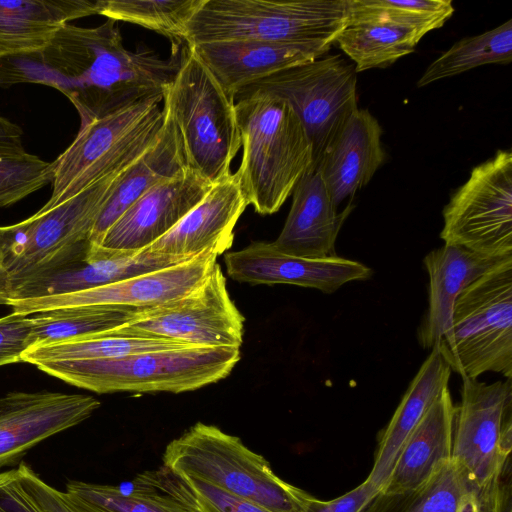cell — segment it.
Listing matches in <instances>:
<instances>
[{"mask_svg": "<svg viewBox=\"0 0 512 512\" xmlns=\"http://www.w3.org/2000/svg\"><path fill=\"white\" fill-rule=\"evenodd\" d=\"M184 43L171 54L126 49L116 21L94 28L62 26L40 51L0 58V86L37 83L63 93L76 108L81 126L140 100L163 95L181 62Z\"/></svg>", "mask_w": 512, "mask_h": 512, "instance_id": "6da1fadb", "label": "cell"}, {"mask_svg": "<svg viewBox=\"0 0 512 512\" xmlns=\"http://www.w3.org/2000/svg\"><path fill=\"white\" fill-rule=\"evenodd\" d=\"M242 146L235 172L242 193L262 215L277 212L312 166V146L290 104L277 96L252 94L235 101Z\"/></svg>", "mask_w": 512, "mask_h": 512, "instance_id": "7a4b0ae2", "label": "cell"}, {"mask_svg": "<svg viewBox=\"0 0 512 512\" xmlns=\"http://www.w3.org/2000/svg\"><path fill=\"white\" fill-rule=\"evenodd\" d=\"M451 460L478 512H512V379L462 378Z\"/></svg>", "mask_w": 512, "mask_h": 512, "instance_id": "3957f363", "label": "cell"}, {"mask_svg": "<svg viewBox=\"0 0 512 512\" xmlns=\"http://www.w3.org/2000/svg\"><path fill=\"white\" fill-rule=\"evenodd\" d=\"M163 100L186 169L212 185L229 176L241 147L235 101L186 43Z\"/></svg>", "mask_w": 512, "mask_h": 512, "instance_id": "277c9868", "label": "cell"}, {"mask_svg": "<svg viewBox=\"0 0 512 512\" xmlns=\"http://www.w3.org/2000/svg\"><path fill=\"white\" fill-rule=\"evenodd\" d=\"M240 349L187 346L113 359L43 361L41 371L96 393H181L227 377Z\"/></svg>", "mask_w": 512, "mask_h": 512, "instance_id": "5b68a950", "label": "cell"}, {"mask_svg": "<svg viewBox=\"0 0 512 512\" xmlns=\"http://www.w3.org/2000/svg\"><path fill=\"white\" fill-rule=\"evenodd\" d=\"M163 463L180 476L204 481L275 512H302L309 495L278 477L269 462L239 437L201 422L167 445Z\"/></svg>", "mask_w": 512, "mask_h": 512, "instance_id": "8992f818", "label": "cell"}, {"mask_svg": "<svg viewBox=\"0 0 512 512\" xmlns=\"http://www.w3.org/2000/svg\"><path fill=\"white\" fill-rule=\"evenodd\" d=\"M348 15V0H203L188 22L186 44L259 39L333 45Z\"/></svg>", "mask_w": 512, "mask_h": 512, "instance_id": "52a82bcc", "label": "cell"}, {"mask_svg": "<svg viewBox=\"0 0 512 512\" xmlns=\"http://www.w3.org/2000/svg\"><path fill=\"white\" fill-rule=\"evenodd\" d=\"M438 346L462 378L495 372L512 379V255L459 295Z\"/></svg>", "mask_w": 512, "mask_h": 512, "instance_id": "ba28073f", "label": "cell"}, {"mask_svg": "<svg viewBox=\"0 0 512 512\" xmlns=\"http://www.w3.org/2000/svg\"><path fill=\"white\" fill-rule=\"evenodd\" d=\"M154 95L97 119L79 132L52 162V194L40 211L65 202L99 180L132 164L156 139L162 124L160 102Z\"/></svg>", "mask_w": 512, "mask_h": 512, "instance_id": "9c48e42d", "label": "cell"}, {"mask_svg": "<svg viewBox=\"0 0 512 512\" xmlns=\"http://www.w3.org/2000/svg\"><path fill=\"white\" fill-rule=\"evenodd\" d=\"M356 87L354 64L341 55H326L248 84L235 94L234 101L252 94L286 100L305 128L315 167L358 109Z\"/></svg>", "mask_w": 512, "mask_h": 512, "instance_id": "30bf717a", "label": "cell"}, {"mask_svg": "<svg viewBox=\"0 0 512 512\" xmlns=\"http://www.w3.org/2000/svg\"><path fill=\"white\" fill-rule=\"evenodd\" d=\"M440 238L495 258L512 255V153L475 166L443 209Z\"/></svg>", "mask_w": 512, "mask_h": 512, "instance_id": "8fae6325", "label": "cell"}, {"mask_svg": "<svg viewBox=\"0 0 512 512\" xmlns=\"http://www.w3.org/2000/svg\"><path fill=\"white\" fill-rule=\"evenodd\" d=\"M125 169L54 208L0 227V249L11 286L58 251L89 240L103 204Z\"/></svg>", "mask_w": 512, "mask_h": 512, "instance_id": "7c38bea8", "label": "cell"}, {"mask_svg": "<svg viewBox=\"0 0 512 512\" xmlns=\"http://www.w3.org/2000/svg\"><path fill=\"white\" fill-rule=\"evenodd\" d=\"M244 322L216 263L191 292L157 306L138 309L126 325L192 346L240 349Z\"/></svg>", "mask_w": 512, "mask_h": 512, "instance_id": "4fadbf2b", "label": "cell"}, {"mask_svg": "<svg viewBox=\"0 0 512 512\" xmlns=\"http://www.w3.org/2000/svg\"><path fill=\"white\" fill-rule=\"evenodd\" d=\"M185 260L189 259L147 248L111 252L84 240L58 251L15 282L9 301L86 291Z\"/></svg>", "mask_w": 512, "mask_h": 512, "instance_id": "5bb4252c", "label": "cell"}, {"mask_svg": "<svg viewBox=\"0 0 512 512\" xmlns=\"http://www.w3.org/2000/svg\"><path fill=\"white\" fill-rule=\"evenodd\" d=\"M218 255L215 250H207L178 264L115 283L64 295L11 300L7 306L14 312L26 315L77 305L149 308L180 298L199 286L215 266Z\"/></svg>", "mask_w": 512, "mask_h": 512, "instance_id": "9a60e30c", "label": "cell"}, {"mask_svg": "<svg viewBox=\"0 0 512 512\" xmlns=\"http://www.w3.org/2000/svg\"><path fill=\"white\" fill-rule=\"evenodd\" d=\"M100 402L60 392H10L0 398V470L47 438L88 419Z\"/></svg>", "mask_w": 512, "mask_h": 512, "instance_id": "2e32d148", "label": "cell"}, {"mask_svg": "<svg viewBox=\"0 0 512 512\" xmlns=\"http://www.w3.org/2000/svg\"><path fill=\"white\" fill-rule=\"evenodd\" d=\"M211 187L212 184L187 169L161 181L135 201L97 245L111 252L146 249L168 233Z\"/></svg>", "mask_w": 512, "mask_h": 512, "instance_id": "e0dca14e", "label": "cell"}, {"mask_svg": "<svg viewBox=\"0 0 512 512\" xmlns=\"http://www.w3.org/2000/svg\"><path fill=\"white\" fill-rule=\"evenodd\" d=\"M228 275L238 282L289 284L333 293L351 281L367 280L368 266L339 256L308 259L280 252L272 242H252L224 257Z\"/></svg>", "mask_w": 512, "mask_h": 512, "instance_id": "ac0fdd59", "label": "cell"}, {"mask_svg": "<svg viewBox=\"0 0 512 512\" xmlns=\"http://www.w3.org/2000/svg\"><path fill=\"white\" fill-rule=\"evenodd\" d=\"M331 46L323 42L231 39L190 47L225 92L234 99L235 94L246 85L324 56Z\"/></svg>", "mask_w": 512, "mask_h": 512, "instance_id": "d6986e66", "label": "cell"}, {"mask_svg": "<svg viewBox=\"0 0 512 512\" xmlns=\"http://www.w3.org/2000/svg\"><path fill=\"white\" fill-rule=\"evenodd\" d=\"M247 206L237 175L231 173L214 183L193 209L147 249L188 259L207 250L220 255L231 247L234 227Z\"/></svg>", "mask_w": 512, "mask_h": 512, "instance_id": "ffe728a7", "label": "cell"}, {"mask_svg": "<svg viewBox=\"0 0 512 512\" xmlns=\"http://www.w3.org/2000/svg\"><path fill=\"white\" fill-rule=\"evenodd\" d=\"M352 209L349 203L337 211L318 169L311 166L296 184L286 222L272 243L280 252L292 256L336 257L337 236Z\"/></svg>", "mask_w": 512, "mask_h": 512, "instance_id": "44dd1931", "label": "cell"}, {"mask_svg": "<svg viewBox=\"0 0 512 512\" xmlns=\"http://www.w3.org/2000/svg\"><path fill=\"white\" fill-rule=\"evenodd\" d=\"M378 120L357 109L324 151L317 168L336 208L367 185L385 160Z\"/></svg>", "mask_w": 512, "mask_h": 512, "instance_id": "7402d4cb", "label": "cell"}, {"mask_svg": "<svg viewBox=\"0 0 512 512\" xmlns=\"http://www.w3.org/2000/svg\"><path fill=\"white\" fill-rule=\"evenodd\" d=\"M66 492L93 512H203L184 480L165 466L138 474L127 489L70 480Z\"/></svg>", "mask_w": 512, "mask_h": 512, "instance_id": "603a6c76", "label": "cell"}, {"mask_svg": "<svg viewBox=\"0 0 512 512\" xmlns=\"http://www.w3.org/2000/svg\"><path fill=\"white\" fill-rule=\"evenodd\" d=\"M505 258L490 257L450 244L425 256L423 263L429 276L428 309L417 329V340L422 348L431 349L441 340L450 326L453 306L459 295Z\"/></svg>", "mask_w": 512, "mask_h": 512, "instance_id": "cb8c5ba5", "label": "cell"}, {"mask_svg": "<svg viewBox=\"0 0 512 512\" xmlns=\"http://www.w3.org/2000/svg\"><path fill=\"white\" fill-rule=\"evenodd\" d=\"M456 412L446 388L403 443L381 492L401 494L416 490L451 460Z\"/></svg>", "mask_w": 512, "mask_h": 512, "instance_id": "d4e9b609", "label": "cell"}, {"mask_svg": "<svg viewBox=\"0 0 512 512\" xmlns=\"http://www.w3.org/2000/svg\"><path fill=\"white\" fill-rule=\"evenodd\" d=\"M450 375L451 369L436 343L411 381L379 439L373 467L366 478L378 490L385 485L409 434L442 391L448 388Z\"/></svg>", "mask_w": 512, "mask_h": 512, "instance_id": "484cf974", "label": "cell"}, {"mask_svg": "<svg viewBox=\"0 0 512 512\" xmlns=\"http://www.w3.org/2000/svg\"><path fill=\"white\" fill-rule=\"evenodd\" d=\"M184 170V158L174 127L163 113V124L156 139L121 173L103 204L90 242L99 244L106 231L144 193Z\"/></svg>", "mask_w": 512, "mask_h": 512, "instance_id": "4316f807", "label": "cell"}, {"mask_svg": "<svg viewBox=\"0 0 512 512\" xmlns=\"http://www.w3.org/2000/svg\"><path fill=\"white\" fill-rule=\"evenodd\" d=\"M97 14V1H0V58L42 50L69 21Z\"/></svg>", "mask_w": 512, "mask_h": 512, "instance_id": "83f0119b", "label": "cell"}, {"mask_svg": "<svg viewBox=\"0 0 512 512\" xmlns=\"http://www.w3.org/2000/svg\"><path fill=\"white\" fill-rule=\"evenodd\" d=\"M192 346L122 325L74 339L27 349L22 361L35 365L43 361L100 360Z\"/></svg>", "mask_w": 512, "mask_h": 512, "instance_id": "f1b7e54d", "label": "cell"}, {"mask_svg": "<svg viewBox=\"0 0 512 512\" xmlns=\"http://www.w3.org/2000/svg\"><path fill=\"white\" fill-rule=\"evenodd\" d=\"M425 34L388 22L351 17L334 44L354 63L356 73L385 68L415 51Z\"/></svg>", "mask_w": 512, "mask_h": 512, "instance_id": "f546056e", "label": "cell"}, {"mask_svg": "<svg viewBox=\"0 0 512 512\" xmlns=\"http://www.w3.org/2000/svg\"><path fill=\"white\" fill-rule=\"evenodd\" d=\"M364 512H478V506L458 467L449 460L416 490L379 491Z\"/></svg>", "mask_w": 512, "mask_h": 512, "instance_id": "4dcf8cb0", "label": "cell"}, {"mask_svg": "<svg viewBox=\"0 0 512 512\" xmlns=\"http://www.w3.org/2000/svg\"><path fill=\"white\" fill-rule=\"evenodd\" d=\"M137 310L114 305H77L40 311L33 317L31 347L120 327L127 324Z\"/></svg>", "mask_w": 512, "mask_h": 512, "instance_id": "1f68e13d", "label": "cell"}, {"mask_svg": "<svg viewBox=\"0 0 512 512\" xmlns=\"http://www.w3.org/2000/svg\"><path fill=\"white\" fill-rule=\"evenodd\" d=\"M512 61V20L453 44L434 60L417 81L418 88L487 64Z\"/></svg>", "mask_w": 512, "mask_h": 512, "instance_id": "d6a6232c", "label": "cell"}, {"mask_svg": "<svg viewBox=\"0 0 512 512\" xmlns=\"http://www.w3.org/2000/svg\"><path fill=\"white\" fill-rule=\"evenodd\" d=\"M203 0H99L97 14L155 31L171 43H186L187 25Z\"/></svg>", "mask_w": 512, "mask_h": 512, "instance_id": "836d02e7", "label": "cell"}, {"mask_svg": "<svg viewBox=\"0 0 512 512\" xmlns=\"http://www.w3.org/2000/svg\"><path fill=\"white\" fill-rule=\"evenodd\" d=\"M349 16L420 31L440 28L454 13L451 0H348Z\"/></svg>", "mask_w": 512, "mask_h": 512, "instance_id": "e575fe53", "label": "cell"}, {"mask_svg": "<svg viewBox=\"0 0 512 512\" xmlns=\"http://www.w3.org/2000/svg\"><path fill=\"white\" fill-rule=\"evenodd\" d=\"M52 178V164L35 155H0V208L22 200L51 183Z\"/></svg>", "mask_w": 512, "mask_h": 512, "instance_id": "d590c367", "label": "cell"}, {"mask_svg": "<svg viewBox=\"0 0 512 512\" xmlns=\"http://www.w3.org/2000/svg\"><path fill=\"white\" fill-rule=\"evenodd\" d=\"M180 477L190 488L196 503L203 512H275L255 502L224 492L196 478Z\"/></svg>", "mask_w": 512, "mask_h": 512, "instance_id": "8d00e7d4", "label": "cell"}, {"mask_svg": "<svg viewBox=\"0 0 512 512\" xmlns=\"http://www.w3.org/2000/svg\"><path fill=\"white\" fill-rule=\"evenodd\" d=\"M12 312L0 318V366L22 361L32 345L33 317Z\"/></svg>", "mask_w": 512, "mask_h": 512, "instance_id": "74e56055", "label": "cell"}, {"mask_svg": "<svg viewBox=\"0 0 512 512\" xmlns=\"http://www.w3.org/2000/svg\"><path fill=\"white\" fill-rule=\"evenodd\" d=\"M25 489L46 512H93L66 491H61L42 480L26 463L17 466Z\"/></svg>", "mask_w": 512, "mask_h": 512, "instance_id": "f35d334b", "label": "cell"}, {"mask_svg": "<svg viewBox=\"0 0 512 512\" xmlns=\"http://www.w3.org/2000/svg\"><path fill=\"white\" fill-rule=\"evenodd\" d=\"M379 491L365 480L353 490L333 500L323 501L309 494L302 512H364Z\"/></svg>", "mask_w": 512, "mask_h": 512, "instance_id": "ab89813d", "label": "cell"}, {"mask_svg": "<svg viewBox=\"0 0 512 512\" xmlns=\"http://www.w3.org/2000/svg\"><path fill=\"white\" fill-rule=\"evenodd\" d=\"M0 512H46L25 489L18 467L0 471Z\"/></svg>", "mask_w": 512, "mask_h": 512, "instance_id": "60d3db41", "label": "cell"}, {"mask_svg": "<svg viewBox=\"0 0 512 512\" xmlns=\"http://www.w3.org/2000/svg\"><path fill=\"white\" fill-rule=\"evenodd\" d=\"M22 134L18 125L0 116V155L24 153Z\"/></svg>", "mask_w": 512, "mask_h": 512, "instance_id": "b9f144b4", "label": "cell"}, {"mask_svg": "<svg viewBox=\"0 0 512 512\" xmlns=\"http://www.w3.org/2000/svg\"><path fill=\"white\" fill-rule=\"evenodd\" d=\"M11 295V284L8 273L4 267L3 256L0 249V305H7Z\"/></svg>", "mask_w": 512, "mask_h": 512, "instance_id": "7bdbcfd3", "label": "cell"}]
</instances>
